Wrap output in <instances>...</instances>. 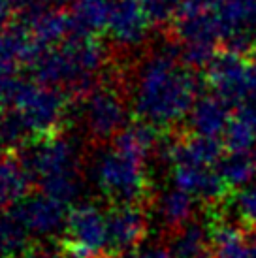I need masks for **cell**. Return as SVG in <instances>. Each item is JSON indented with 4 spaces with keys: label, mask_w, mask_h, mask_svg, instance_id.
Segmentation results:
<instances>
[{
    "label": "cell",
    "mask_w": 256,
    "mask_h": 258,
    "mask_svg": "<svg viewBox=\"0 0 256 258\" xmlns=\"http://www.w3.org/2000/svg\"><path fill=\"white\" fill-rule=\"evenodd\" d=\"M19 83H21V79H19L17 64L0 60V108L12 106Z\"/></svg>",
    "instance_id": "obj_22"
},
{
    "label": "cell",
    "mask_w": 256,
    "mask_h": 258,
    "mask_svg": "<svg viewBox=\"0 0 256 258\" xmlns=\"http://www.w3.org/2000/svg\"><path fill=\"white\" fill-rule=\"evenodd\" d=\"M14 208L21 215L30 234L40 237L57 236L58 232L66 230L68 217H70L66 202L53 198L45 192L25 198L21 204H17Z\"/></svg>",
    "instance_id": "obj_9"
},
{
    "label": "cell",
    "mask_w": 256,
    "mask_h": 258,
    "mask_svg": "<svg viewBox=\"0 0 256 258\" xmlns=\"http://www.w3.org/2000/svg\"><path fill=\"white\" fill-rule=\"evenodd\" d=\"M19 258H66L62 249H51V247H43V245H34L29 247L27 251L19 254Z\"/></svg>",
    "instance_id": "obj_23"
},
{
    "label": "cell",
    "mask_w": 256,
    "mask_h": 258,
    "mask_svg": "<svg viewBox=\"0 0 256 258\" xmlns=\"http://www.w3.org/2000/svg\"><path fill=\"white\" fill-rule=\"evenodd\" d=\"M145 162L147 158L111 144V147L102 151L94 160L93 177L104 196L113 204L147 206L151 188Z\"/></svg>",
    "instance_id": "obj_3"
},
{
    "label": "cell",
    "mask_w": 256,
    "mask_h": 258,
    "mask_svg": "<svg viewBox=\"0 0 256 258\" xmlns=\"http://www.w3.org/2000/svg\"><path fill=\"white\" fill-rule=\"evenodd\" d=\"M12 15H14V0H0V27L8 25Z\"/></svg>",
    "instance_id": "obj_26"
},
{
    "label": "cell",
    "mask_w": 256,
    "mask_h": 258,
    "mask_svg": "<svg viewBox=\"0 0 256 258\" xmlns=\"http://www.w3.org/2000/svg\"><path fill=\"white\" fill-rule=\"evenodd\" d=\"M66 94L57 91V87H49L32 81L19 83L12 108H15L25 119L27 126L34 138L49 136L60 132V126L66 117Z\"/></svg>",
    "instance_id": "obj_5"
},
{
    "label": "cell",
    "mask_w": 256,
    "mask_h": 258,
    "mask_svg": "<svg viewBox=\"0 0 256 258\" xmlns=\"http://www.w3.org/2000/svg\"><path fill=\"white\" fill-rule=\"evenodd\" d=\"M206 81L222 100L237 108L256 91L254 60L249 55L222 47L206 68Z\"/></svg>",
    "instance_id": "obj_6"
},
{
    "label": "cell",
    "mask_w": 256,
    "mask_h": 258,
    "mask_svg": "<svg viewBox=\"0 0 256 258\" xmlns=\"http://www.w3.org/2000/svg\"><path fill=\"white\" fill-rule=\"evenodd\" d=\"M206 78L181 60L179 43L168 36L166 43L143 57L132 70V106L138 119L170 128L188 117Z\"/></svg>",
    "instance_id": "obj_1"
},
{
    "label": "cell",
    "mask_w": 256,
    "mask_h": 258,
    "mask_svg": "<svg viewBox=\"0 0 256 258\" xmlns=\"http://www.w3.org/2000/svg\"><path fill=\"white\" fill-rule=\"evenodd\" d=\"M230 104L222 100L217 93L200 94L188 113V128L200 136H215L224 134L228 122L232 119Z\"/></svg>",
    "instance_id": "obj_12"
},
{
    "label": "cell",
    "mask_w": 256,
    "mask_h": 258,
    "mask_svg": "<svg viewBox=\"0 0 256 258\" xmlns=\"http://www.w3.org/2000/svg\"><path fill=\"white\" fill-rule=\"evenodd\" d=\"M134 258H175L168 245H149L145 249H140Z\"/></svg>",
    "instance_id": "obj_24"
},
{
    "label": "cell",
    "mask_w": 256,
    "mask_h": 258,
    "mask_svg": "<svg viewBox=\"0 0 256 258\" xmlns=\"http://www.w3.org/2000/svg\"><path fill=\"white\" fill-rule=\"evenodd\" d=\"M217 172L221 173V177L232 190L249 186L256 179V153L230 151L217 162Z\"/></svg>",
    "instance_id": "obj_17"
},
{
    "label": "cell",
    "mask_w": 256,
    "mask_h": 258,
    "mask_svg": "<svg viewBox=\"0 0 256 258\" xmlns=\"http://www.w3.org/2000/svg\"><path fill=\"white\" fill-rule=\"evenodd\" d=\"M107 247L113 254L136 251L149 232V219L145 206L140 204H115L106 213Z\"/></svg>",
    "instance_id": "obj_8"
},
{
    "label": "cell",
    "mask_w": 256,
    "mask_h": 258,
    "mask_svg": "<svg viewBox=\"0 0 256 258\" xmlns=\"http://www.w3.org/2000/svg\"><path fill=\"white\" fill-rule=\"evenodd\" d=\"M234 209L245 230H256V185L239 188L234 194Z\"/></svg>",
    "instance_id": "obj_21"
},
{
    "label": "cell",
    "mask_w": 256,
    "mask_h": 258,
    "mask_svg": "<svg viewBox=\"0 0 256 258\" xmlns=\"http://www.w3.org/2000/svg\"><path fill=\"white\" fill-rule=\"evenodd\" d=\"M166 239L175 258H213V243L207 224L190 221L166 234Z\"/></svg>",
    "instance_id": "obj_15"
},
{
    "label": "cell",
    "mask_w": 256,
    "mask_h": 258,
    "mask_svg": "<svg viewBox=\"0 0 256 258\" xmlns=\"http://www.w3.org/2000/svg\"><path fill=\"white\" fill-rule=\"evenodd\" d=\"M42 192L62 202L76 200L81 192V157L74 140L60 132L38 138L19 153Z\"/></svg>",
    "instance_id": "obj_2"
},
{
    "label": "cell",
    "mask_w": 256,
    "mask_h": 258,
    "mask_svg": "<svg viewBox=\"0 0 256 258\" xmlns=\"http://www.w3.org/2000/svg\"><path fill=\"white\" fill-rule=\"evenodd\" d=\"M34 179L17 153H0V208L21 204L30 192Z\"/></svg>",
    "instance_id": "obj_13"
},
{
    "label": "cell",
    "mask_w": 256,
    "mask_h": 258,
    "mask_svg": "<svg viewBox=\"0 0 256 258\" xmlns=\"http://www.w3.org/2000/svg\"><path fill=\"white\" fill-rule=\"evenodd\" d=\"M196 196L186 192L185 188L175 186V188H168L155 200L157 206L158 219L166 228V234H170L173 230L185 226L186 222L194 221L196 215Z\"/></svg>",
    "instance_id": "obj_16"
},
{
    "label": "cell",
    "mask_w": 256,
    "mask_h": 258,
    "mask_svg": "<svg viewBox=\"0 0 256 258\" xmlns=\"http://www.w3.org/2000/svg\"><path fill=\"white\" fill-rule=\"evenodd\" d=\"M34 134L15 108L0 109V153H17L30 144Z\"/></svg>",
    "instance_id": "obj_19"
},
{
    "label": "cell",
    "mask_w": 256,
    "mask_h": 258,
    "mask_svg": "<svg viewBox=\"0 0 256 258\" xmlns=\"http://www.w3.org/2000/svg\"><path fill=\"white\" fill-rule=\"evenodd\" d=\"M153 25L142 0H113L106 30L117 45L134 49L145 42Z\"/></svg>",
    "instance_id": "obj_10"
},
{
    "label": "cell",
    "mask_w": 256,
    "mask_h": 258,
    "mask_svg": "<svg viewBox=\"0 0 256 258\" xmlns=\"http://www.w3.org/2000/svg\"><path fill=\"white\" fill-rule=\"evenodd\" d=\"M107 247V219L96 204H79L70 211L62 249L66 258H94Z\"/></svg>",
    "instance_id": "obj_7"
},
{
    "label": "cell",
    "mask_w": 256,
    "mask_h": 258,
    "mask_svg": "<svg viewBox=\"0 0 256 258\" xmlns=\"http://www.w3.org/2000/svg\"><path fill=\"white\" fill-rule=\"evenodd\" d=\"M43 47L36 42L27 25L15 19L0 27V60L29 66Z\"/></svg>",
    "instance_id": "obj_14"
},
{
    "label": "cell",
    "mask_w": 256,
    "mask_h": 258,
    "mask_svg": "<svg viewBox=\"0 0 256 258\" xmlns=\"http://www.w3.org/2000/svg\"><path fill=\"white\" fill-rule=\"evenodd\" d=\"M224 145L228 151L243 153V151H252L256 145V126L252 122L235 111L224 130Z\"/></svg>",
    "instance_id": "obj_20"
},
{
    "label": "cell",
    "mask_w": 256,
    "mask_h": 258,
    "mask_svg": "<svg viewBox=\"0 0 256 258\" xmlns=\"http://www.w3.org/2000/svg\"><path fill=\"white\" fill-rule=\"evenodd\" d=\"M173 183L196 196L206 206L226 202L232 188L211 166L177 164L173 166Z\"/></svg>",
    "instance_id": "obj_11"
},
{
    "label": "cell",
    "mask_w": 256,
    "mask_h": 258,
    "mask_svg": "<svg viewBox=\"0 0 256 258\" xmlns=\"http://www.w3.org/2000/svg\"><path fill=\"white\" fill-rule=\"evenodd\" d=\"M0 258H4V256H2V254H0Z\"/></svg>",
    "instance_id": "obj_27"
},
{
    "label": "cell",
    "mask_w": 256,
    "mask_h": 258,
    "mask_svg": "<svg viewBox=\"0 0 256 258\" xmlns=\"http://www.w3.org/2000/svg\"><path fill=\"white\" fill-rule=\"evenodd\" d=\"M30 230L23 222L15 208H10L0 215V254L2 256H19L29 249Z\"/></svg>",
    "instance_id": "obj_18"
},
{
    "label": "cell",
    "mask_w": 256,
    "mask_h": 258,
    "mask_svg": "<svg viewBox=\"0 0 256 258\" xmlns=\"http://www.w3.org/2000/svg\"><path fill=\"white\" fill-rule=\"evenodd\" d=\"M81 102V122L93 145L111 142L126 126V91L115 76L109 81L100 83Z\"/></svg>",
    "instance_id": "obj_4"
},
{
    "label": "cell",
    "mask_w": 256,
    "mask_h": 258,
    "mask_svg": "<svg viewBox=\"0 0 256 258\" xmlns=\"http://www.w3.org/2000/svg\"><path fill=\"white\" fill-rule=\"evenodd\" d=\"M237 113H241L243 117H247V119L256 126V91L250 94L243 104L237 106Z\"/></svg>",
    "instance_id": "obj_25"
}]
</instances>
